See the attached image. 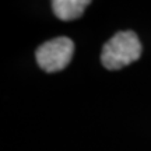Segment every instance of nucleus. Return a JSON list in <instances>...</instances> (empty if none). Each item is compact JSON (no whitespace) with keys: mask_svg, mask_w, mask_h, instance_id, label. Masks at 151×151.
<instances>
[{"mask_svg":"<svg viewBox=\"0 0 151 151\" xmlns=\"http://www.w3.org/2000/svg\"><path fill=\"white\" fill-rule=\"evenodd\" d=\"M143 46L134 31H119L102 46L101 63L108 70H120L140 59Z\"/></svg>","mask_w":151,"mask_h":151,"instance_id":"obj_1","label":"nucleus"},{"mask_svg":"<svg viewBox=\"0 0 151 151\" xmlns=\"http://www.w3.org/2000/svg\"><path fill=\"white\" fill-rule=\"evenodd\" d=\"M74 53V42L67 37H58L43 42L35 50L38 66L46 73L63 70Z\"/></svg>","mask_w":151,"mask_h":151,"instance_id":"obj_2","label":"nucleus"},{"mask_svg":"<svg viewBox=\"0 0 151 151\" xmlns=\"http://www.w3.org/2000/svg\"><path fill=\"white\" fill-rule=\"evenodd\" d=\"M90 4V0H53L50 3L53 14L62 21H71L81 17Z\"/></svg>","mask_w":151,"mask_h":151,"instance_id":"obj_3","label":"nucleus"}]
</instances>
